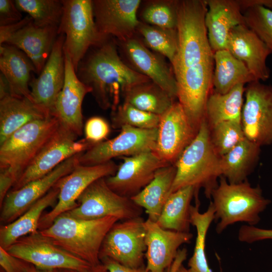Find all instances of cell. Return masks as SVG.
Returning a JSON list of instances; mask_svg holds the SVG:
<instances>
[{"label":"cell","mask_w":272,"mask_h":272,"mask_svg":"<svg viewBox=\"0 0 272 272\" xmlns=\"http://www.w3.org/2000/svg\"><path fill=\"white\" fill-rule=\"evenodd\" d=\"M124 102L145 112L161 115L175 101L152 81L135 85L123 95Z\"/></svg>","instance_id":"cell-34"},{"label":"cell","mask_w":272,"mask_h":272,"mask_svg":"<svg viewBox=\"0 0 272 272\" xmlns=\"http://www.w3.org/2000/svg\"><path fill=\"white\" fill-rule=\"evenodd\" d=\"M91 48L79 63L76 73L92 89L91 93L101 108L115 110L120 96H123L133 86L151 81L123 61L113 41L108 38Z\"/></svg>","instance_id":"cell-2"},{"label":"cell","mask_w":272,"mask_h":272,"mask_svg":"<svg viewBox=\"0 0 272 272\" xmlns=\"http://www.w3.org/2000/svg\"><path fill=\"white\" fill-rule=\"evenodd\" d=\"M0 265L5 272H30L34 265L10 254L0 246Z\"/></svg>","instance_id":"cell-43"},{"label":"cell","mask_w":272,"mask_h":272,"mask_svg":"<svg viewBox=\"0 0 272 272\" xmlns=\"http://www.w3.org/2000/svg\"><path fill=\"white\" fill-rule=\"evenodd\" d=\"M158 128L145 129L128 125L122 126L115 138L93 145L80 156V165L103 164L112 159L128 157L148 151H155Z\"/></svg>","instance_id":"cell-14"},{"label":"cell","mask_w":272,"mask_h":272,"mask_svg":"<svg viewBox=\"0 0 272 272\" xmlns=\"http://www.w3.org/2000/svg\"><path fill=\"white\" fill-rule=\"evenodd\" d=\"M18 9L28 14L39 27H58L63 14L62 1L15 0Z\"/></svg>","instance_id":"cell-37"},{"label":"cell","mask_w":272,"mask_h":272,"mask_svg":"<svg viewBox=\"0 0 272 272\" xmlns=\"http://www.w3.org/2000/svg\"><path fill=\"white\" fill-rule=\"evenodd\" d=\"M64 53L65 80L52 114L61 125L79 137L84 130L83 101L86 95L92 92V89L79 79L70 57L64 51Z\"/></svg>","instance_id":"cell-20"},{"label":"cell","mask_w":272,"mask_h":272,"mask_svg":"<svg viewBox=\"0 0 272 272\" xmlns=\"http://www.w3.org/2000/svg\"><path fill=\"white\" fill-rule=\"evenodd\" d=\"M122 158L123 162L118 167L115 174L106 177L105 180L114 192L129 198L145 188L159 169L170 164L152 151Z\"/></svg>","instance_id":"cell-18"},{"label":"cell","mask_w":272,"mask_h":272,"mask_svg":"<svg viewBox=\"0 0 272 272\" xmlns=\"http://www.w3.org/2000/svg\"><path fill=\"white\" fill-rule=\"evenodd\" d=\"M58 27H39L33 20L13 34L5 44L16 47L30 58L38 75L44 67L57 37Z\"/></svg>","instance_id":"cell-25"},{"label":"cell","mask_w":272,"mask_h":272,"mask_svg":"<svg viewBox=\"0 0 272 272\" xmlns=\"http://www.w3.org/2000/svg\"><path fill=\"white\" fill-rule=\"evenodd\" d=\"M220 158L211 144L205 118L193 140L174 164L176 172L171 193L191 186L198 190L202 188L206 197L211 199L221 176Z\"/></svg>","instance_id":"cell-4"},{"label":"cell","mask_w":272,"mask_h":272,"mask_svg":"<svg viewBox=\"0 0 272 272\" xmlns=\"http://www.w3.org/2000/svg\"><path fill=\"white\" fill-rule=\"evenodd\" d=\"M63 14L58 35L65 36L63 50L69 56L77 73L78 66L89 50L110 37L98 31L93 14V1L62 0Z\"/></svg>","instance_id":"cell-6"},{"label":"cell","mask_w":272,"mask_h":272,"mask_svg":"<svg viewBox=\"0 0 272 272\" xmlns=\"http://www.w3.org/2000/svg\"><path fill=\"white\" fill-rule=\"evenodd\" d=\"M78 206L64 214L74 218L95 220L107 217L124 221L141 217L142 209L130 198L112 190L105 178L92 183L78 199Z\"/></svg>","instance_id":"cell-8"},{"label":"cell","mask_w":272,"mask_h":272,"mask_svg":"<svg viewBox=\"0 0 272 272\" xmlns=\"http://www.w3.org/2000/svg\"><path fill=\"white\" fill-rule=\"evenodd\" d=\"M238 239L241 242L252 243L257 241L272 240V229H262L255 226H242L239 229Z\"/></svg>","instance_id":"cell-44"},{"label":"cell","mask_w":272,"mask_h":272,"mask_svg":"<svg viewBox=\"0 0 272 272\" xmlns=\"http://www.w3.org/2000/svg\"><path fill=\"white\" fill-rule=\"evenodd\" d=\"M121 53L129 67L143 75L177 99V83L172 69L159 55L149 50L138 39L119 41Z\"/></svg>","instance_id":"cell-19"},{"label":"cell","mask_w":272,"mask_h":272,"mask_svg":"<svg viewBox=\"0 0 272 272\" xmlns=\"http://www.w3.org/2000/svg\"><path fill=\"white\" fill-rule=\"evenodd\" d=\"M85 139L95 145L103 141L110 132V126L106 120L100 116L89 118L84 127Z\"/></svg>","instance_id":"cell-42"},{"label":"cell","mask_w":272,"mask_h":272,"mask_svg":"<svg viewBox=\"0 0 272 272\" xmlns=\"http://www.w3.org/2000/svg\"><path fill=\"white\" fill-rule=\"evenodd\" d=\"M199 201H195V205H191L190 208V222L196 229V237L188 269L190 272H213L207 259L206 241L210 226L215 221V209L211 201L203 213L199 212Z\"/></svg>","instance_id":"cell-35"},{"label":"cell","mask_w":272,"mask_h":272,"mask_svg":"<svg viewBox=\"0 0 272 272\" xmlns=\"http://www.w3.org/2000/svg\"><path fill=\"white\" fill-rule=\"evenodd\" d=\"M242 12L245 25L263 41L272 54V10L255 5Z\"/></svg>","instance_id":"cell-41"},{"label":"cell","mask_w":272,"mask_h":272,"mask_svg":"<svg viewBox=\"0 0 272 272\" xmlns=\"http://www.w3.org/2000/svg\"><path fill=\"white\" fill-rule=\"evenodd\" d=\"M160 116L139 109L124 102L112 111L111 122L113 128H121L125 125L152 129L157 128Z\"/></svg>","instance_id":"cell-39"},{"label":"cell","mask_w":272,"mask_h":272,"mask_svg":"<svg viewBox=\"0 0 272 272\" xmlns=\"http://www.w3.org/2000/svg\"><path fill=\"white\" fill-rule=\"evenodd\" d=\"M64 39L63 34L57 36L44 67L29 84L33 101L51 115L65 80Z\"/></svg>","instance_id":"cell-22"},{"label":"cell","mask_w":272,"mask_h":272,"mask_svg":"<svg viewBox=\"0 0 272 272\" xmlns=\"http://www.w3.org/2000/svg\"><path fill=\"white\" fill-rule=\"evenodd\" d=\"M206 0L178 2V45L171 63L177 87V99L193 127L198 130L214 90V52L205 24Z\"/></svg>","instance_id":"cell-1"},{"label":"cell","mask_w":272,"mask_h":272,"mask_svg":"<svg viewBox=\"0 0 272 272\" xmlns=\"http://www.w3.org/2000/svg\"><path fill=\"white\" fill-rule=\"evenodd\" d=\"M50 115L32 99L11 94L0 98V145L26 124Z\"/></svg>","instance_id":"cell-26"},{"label":"cell","mask_w":272,"mask_h":272,"mask_svg":"<svg viewBox=\"0 0 272 272\" xmlns=\"http://www.w3.org/2000/svg\"><path fill=\"white\" fill-rule=\"evenodd\" d=\"M244 86L238 85L224 94L218 93L213 90L206 107L205 118L209 128L225 121L241 123Z\"/></svg>","instance_id":"cell-33"},{"label":"cell","mask_w":272,"mask_h":272,"mask_svg":"<svg viewBox=\"0 0 272 272\" xmlns=\"http://www.w3.org/2000/svg\"><path fill=\"white\" fill-rule=\"evenodd\" d=\"M187 250L185 248L180 249L174 261L166 272H175L178 267L183 264L187 257Z\"/></svg>","instance_id":"cell-49"},{"label":"cell","mask_w":272,"mask_h":272,"mask_svg":"<svg viewBox=\"0 0 272 272\" xmlns=\"http://www.w3.org/2000/svg\"><path fill=\"white\" fill-rule=\"evenodd\" d=\"M118 221L113 217L78 219L63 213L49 227L40 232L56 245L93 266L101 262L99 253L103 240Z\"/></svg>","instance_id":"cell-3"},{"label":"cell","mask_w":272,"mask_h":272,"mask_svg":"<svg viewBox=\"0 0 272 272\" xmlns=\"http://www.w3.org/2000/svg\"><path fill=\"white\" fill-rule=\"evenodd\" d=\"M214 91L221 94L229 92L239 84L255 81L245 64L228 50L214 52Z\"/></svg>","instance_id":"cell-32"},{"label":"cell","mask_w":272,"mask_h":272,"mask_svg":"<svg viewBox=\"0 0 272 272\" xmlns=\"http://www.w3.org/2000/svg\"><path fill=\"white\" fill-rule=\"evenodd\" d=\"M215 209L216 231L222 233L228 226L238 222L255 226L260 220V214L270 200L263 195L259 185L253 187L247 180L230 183L223 176L211 195Z\"/></svg>","instance_id":"cell-5"},{"label":"cell","mask_w":272,"mask_h":272,"mask_svg":"<svg viewBox=\"0 0 272 272\" xmlns=\"http://www.w3.org/2000/svg\"><path fill=\"white\" fill-rule=\"evenodd\" d=\"M242 111L245 138L260 147L272 144V85L260 81L247 84Z\"/></svg>","instance_id":"cell-13"},{"label":"cell","mask_w":272,"mask_h":272,"mask_svg":"<svg viewBox=\"0 0 272 272\" xmlns=\"http://www.w3.org/2000/svg\"><path fill=\"white\" fill-rule=\"evenodd\" d=\"M205 24L211 47L215 52L226 49L231 30L245 25L238 0H206Z\"/></svg>","instance_id":"cell-24"},{"label":"cell","mask_w":272,"mask_h":272,"mask_svg":"<svg viewBox=\"0 0 272 272\" xmlns=\"http://www.w3.org/2000/svg\"><path fill=\"white\" fill-rule=\"evenodd\" d=\"M174 164H169L159 169L152 180L131 200L144 209L148 219L156 222L163 207L171 193L176 175Z\"/></svg>","instance_id":"cell-28"},{"label":"cell","mask_w":272,"mask_h":272,"mask_svg":"<svg viewBox=\"0 0 272 272\" xmlns=\"http://www.w3.org/2000/svg\"><path fill=\"white\" fill-rule=\"evenodd\" d=\"M175 272H190L188 268L184 266L183 264L180 265Z\"/></svg>","instance_id":"cell-51"},{"label":"cell","mask_w":272,"mask_h":272,"mask_svg":"<svg viewBox=\"0 0 272 272\" xmlns=\"http://www.w3.org/2000/svg\"><path fill=\"white\" fill-rule=\"evenodd\" d=\"M118 167L112 160L92 166L79 164L70 174L59 179L55 185L59 189L58 201L50 212L42 216L39 230L48 228L58 216L76 208L79 197L92 183L114 175Z\"/></svg>","instance_id":"cell-12"},{"label":"cell","mask_w":272,"mask_h":272,"mask_svg":"<svg viewBox=\"0 0 272 272\" xmlns=\"http://www.w3.org/2000/svg\"><path fill=\"white\" fill-rule=\"evenodd\" d=\"M6 250L42 270L85 271L92 266L56 245L40 231L19 238Z\"/></svg>","instance_id":"cell-10"},{"label":"cell","mask_w":272,"mask_h":272,"mask_svg":"<svg viewBox=\"0 0 272 272\" xmlns=\"http://www.w3.org/2000/svg\"><path fill=\"white\" fill-rule=\"evenodd\" d=\"M83 153L66 159L46 175L18 189L9 191L1 207V222L8 224L26 212L54 186L59 179L70 174L80 164L79 159Z\"/></svg>","instance_id":"cell-15"},{"label":"cell","mask_w":272,"mask_h":272,"mask_svg":"<svg viewBox=\"0 0 272 272\" xmlns=\"http://www.w3.org/2000/svg\"><path fill=\"white\" fill-rule=\"evenodd\" d=\"M226 49L243 62L257 81L264 82L270 77L266 60L270 51L246 25H240L230 31Z\"/></svg>","instance_id":"cell-23"},{"label":"cell","mask_w":272,"mask_h":272,"mask_svg":"<svg viewBox=\"0 0 272 272\" xmlns=\"http://www.w3.org/2000/svg\"><path fill=\"white\" fill-rule=\"evenodd\" d=\"M59 125L58 119L51 115L15 131L0 145V169H9L17 181Z\"/></svg>","instance_id":"cell-7"},{"label":"cell","mask_w":272,"mask_h":272,"mask_svg":"<svg viewBox=\"0 0 272 272\" xmlns=\"http://www.w3.org/2000/svg\"><path fill=\"white\" fill-rule=\"evenodd\" d=\"M178 2L177 0L147 1L141 12L143 23L164 28L176 29Z\"/></svg>","instance_id":"cell-38"},{"label":"cell","mask_w":272,"mask_h":272,"mask_svg":"<svg viewBox=\"0 0 272 272\" xmlns=\"http://www.w3.org/2000/svg\"><path fill=\"white\" fill-rule=\"evenodd\" d=\"M140 0L93 1L94 20L98 32L119 41L133 37L140 21L137 17Z\"/></svg>","instance_id":"cell-17"},{"label":"cell","mask_w":272,"mask_h":272,"mask_svg":"<svg viewBox=\"0 0 272 272\" xmlns=\"http://www.w3.org/2000/svg\"><path fill=\"white\" fill-rule=\"evenodd\" d=\"M144 222L139 217L115 223L103 240L100 260L107 257L125 266H143L147 249Z\"/></svg>","instance_id":"cell-9"},{"label":"cell","mask_w":272,"mask_h":272,"mask_svg":"<svg viewBox=\"0 0 272 272\" xmlns=\"http://www.w3.org/2000/svg\"><path fill=\"white\" fill-rule=\"evenodd\" d=\"M78 137L60 123L54 134L22 173L12 190L18 189L46 175L66 159L85 152L94 145L85 139L76 141Z\"/></svg>","instance_id":"cell-11"},{"label":"cell","mask_w":272,"mask_h":272,"mask_svg":"<svg viewBox=\"0 0 272 272\" xmlns=\"http://www.w3.org/2000/svg\"><path fill=\"white\" fill-rule=\"evenodd\" d=\"M147 249L146 269L149 272H166L175 259L180 247L192 238L190 232L164 229L156 222L145 220Z\"/></svg>","instance_id":"cell-21"},{"label":"cell","mask_w":272,"mask_h":272,"mask_svg":"<svg viewBox=\"0 0 272 272\" xmlns=\"http://www.w3.org/2000/svg\"><path fill=\"white\" fill-rule=\"evenodd\" d=\"M16 179L8 169H0V206L9 192L11 186H13Z\"/></svg>","instance_id":"cell-47"},{"label":"cell","mask_w":272,"mask_h":272,"mask_svg":"<svg viewBox=\"0 0 272 272\" xmlns=\"http://www.w3.org/2000/svg\"><path fill=\"white\" fill-rule=\"evenodd\" d=\"M260 148L245 138L228 153L220 157L221 176L232 184L247 180V177L258 163Z\"/></svg>","instance_id":"cell-30"},{"label":"cell","mask_w":272,"mask_h":272,"mask_svg":"<svg viewBox=\"0 0 272 272\" xmlns=\"http://www.w3.org/2000/svg\"><path fill=\"white\" fill-rule=\"evenodd\" d=\"M54 272H109L105 266L101 262L99 264L92 266L89 269L85 271H80L73 269H55Z\"/></svg>","instance_id":"cell-50"},{"label":"cell","mask_w":272,"mask_h":272,"mask_svg":"<svg viewBox=\"0 0 272 272\" xmlns=\"http://www.w3.org/2000/svg\"><path fill=\"white\" fill-rule=\"evenodd\" d=\"M198 190L191 186L171 193L167 199L157 224L161 228L180 232H189L190 208Z\"/></svg>","instance_id":"cell-31"},{"label":"cell","mask_w":272,"mask_h":272,"mask_svg":"<svg viewBox=\"0 0 272 272\" xmlns=\"http://www.w3.org/2000/svg\"><path fill=\"white\" fill-rule=\"evenodd\" d=\"M209 128L211 144L220 157L245 138L240 122L225 121Z\"/></svg>","instance_id":"cell-40"},{"label":"cell","mask_w":272,"mask_h":272,"mask_svg":"<svg viewBox=\"0 0 272 272\" xmlns=\"http://www.w3.org/2000/svg\"><path fill=\"white\" fill-rule=\"evenodd\" d=\"M58 194L59 189L54 185L20 217L2 226L0 246L6 250L19 238L39 231L38 225L42 213L46 208L54 205Z\"/></svg>","instance_id":"cell-29"},{"label":"cell","mask_w":272,"mask_h":272,"mask_svg":"<svg viewBox=\"0 0 272 272\" xmlns=\"http://www.w3.org/2000/svg\"><path fill=\"white\" fill-rule=\"evenodd\" d=\"M22 19L21 12L14 1L0 0V26L18 22Z\"/></svg>","instance_id":"cell-45"},{"label":"cell","mask_w":272,"mask_h":272,"mask_svg":"<svg viewBox=\"0 0 272 272\" xmlns=\"http://www.w3.org/2000/svg\"><path fill=\"white\" fill-rule=\"evenodd\" d=\"M100 261L105 266L109 272H149L146 267L131 268L122 265L107 257L101 258Z\"/></svg>","instance_id":"cell-48"},{"label":"cell","mask_w":272,"mask_h":272,"mask_svg":"<svg viewBox=\"0 0 272 272\" xmlns=\"http://www.w3.org/2000/svg\"><path fill=\"white\" fill-rule=\"evenodd\" d=\"M0 70L8 83L11 95L32 100L29 84L31 73H36V71L24 52L12 45H1Z\"/></svg>","instance_id":"cell-27"},{"label":"cell","mask_w":272,"mask_h":272,"mask_svg":"<svg viewBox=\"0 0 272 272\" xmlns=\"http://www.w3.org/2000/svg\"><path fill=\"white\" fill-rule=\"evenodd\" d=\"M155 152L164 162L174 164L198 131L187 117L182 105L175 101L160 115Z\"/></svg>","instance_id":"cell-16"},{"label":"cell","mask_w":272,"mask_h":272,"mask_svg":"<svg viewBox=\"0 0 272 272\" xmlns=\"http://www.w3.org/2000/svg\"><path fill=\"white\" fill-rule=\"evenodd\" d=\"M137 32L146 47L167 57L171 63L173 61L178 45L177 29L164 28L140 22Z\"/></svg>","instance_id":"cell-36"},{"label":"cell","mask_w":272,"mask_h":272,"mask_svg":"<svg viewBox=\"0 0 272 272\" xmlns=\"http://www.w3.org/2000/svg\"><path fill=\"white\" fill-rule=\"evenodd\" d=\"M30 272H54V270H42L38 269L35 266Z\"/></svg>","instance_id":"cell-52"},{"label":"cell","mask_w":272,"mask_h":272,"mask_svg":"<svg viewBox=\"0 0 272 272\" xmlns=\"http://www.w3.org/2000/svg\"><path fill=\"white\" fill-rule=\"evenodd\" d=\"M32 20L28 15L21 21L5 26H0V46L5 44L8 40L17 31Z\"/></svg>","instance_id":"cell-46"}]
</instances>
